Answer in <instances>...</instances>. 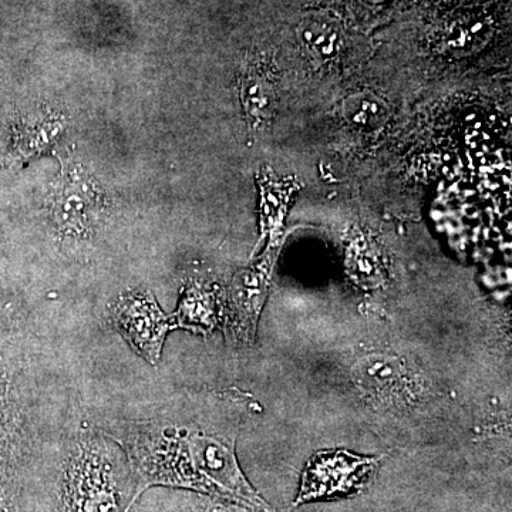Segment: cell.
Instances as JSON below:
<instances>
[{"mask_svg": "<svg viewBox=\"0 0 512 512\" xmlns=\"http://www.w3.org/2000/svg\"><path fill=\"white\" fill-rule=\"evenodd\" d=\"M138 473L148 483L185 485L275 512L239 470L231 441L204 431L156 427L133 444Z\"/></svg>", "mask_w": 512, "mask_h": 512, "instance_id": "obj_1", "label": "cell"}, {"mask_svg": "<svg viewBox=\"0 0 512 512\" xmlns=\"http://www.w3.org/2000/svg\"><path fill=\"white\" fill-rule=\"evenodd\" d=\"M377 463V458L356 456L345 450L320 451L303 471L295 504L355 494L372 476Z\"/></svg>", "mask_w": 512, "mask_h": 512, "instance_id": "obj_2", "label": "cell"}, {"mask_svg": "<svg viewBox=\"0 0 512 512\" xmlns=\"http://www.w3.org/2000/svg\"><path fill=\"white\" fill-rule=\"evenodd\" d=\"M52 220L64 234L84 235L92 231L106 207V197L96 181L80 167L62 175L50 200Z\"/></svg>", "mask_w": 512, "mask_h": 512, "instance_id": "obj_3", "label": "cell"}, {"mask_svg": "<svg viewBox=\"0 0 512 512\" xmlns=\"http://www.w3.org/2000/svg\"><path fill=\"white\" fill-rule=\"evenodd\" d=\"M116 322L140 355L156 363L163 348L168 319L148 293H131L117 303Z\"/></svg>", "mask_w": 512, "mask_h": 512, "instance_id": "obj_4", "label": "cell"}, {"mask_svg": "<svg viewBox=\"0 0 512 512\" xmlns=\"http://www.w3.org/2000/svg\"><path fill=\"white\" fill-rule=\"evenodd\" d=\"M241 97L251 126H265L274 114L275 93L268 77L249 72L242 77Z\"/></svg>", "mask_w": 512, "mask_h": 512, "instance_id": "obj_5", "label": "cell"}, {"mask_svg": "<svg viewBox=\"0 0 512 512\" xmlns=\"http://www.w3.org/2000/svg\"><path fill=\"white\" fill-rule=\"evenodd\" d=\"M346 121L360 130H375L389 116L386 104L370 93H357L343 104Z\"/></svg>", "mask_w": 512, "mask_h": 512, "instance_id": "obj_6", "label": "cell"}, {"mask_svg": "<svg viewBox=\"0 0 512 512\" xmlns=\"http://www.w3.org/2000/svg\"><path fill=\"white\" fill-rule=\"evenodd\" d=\"M357 382L365 389L375 393H386L394 389L399 380V367L392 360L367 359L365 363L357 366Z\"/></svg>", "mask_w": 512, "mask_h": 512, "instance_id": "obj_7", "label": "cell"}, {"mask_svg": "<svg viewBox=\"0 0 512 512\" xmlns=\"http://www.w3.org/2000/svg\"><path fill=\"white\" fill-rule=\"evenodd\" d=\"M63 123L59 117L46 116L23 127L20 130L19 148L25 156H33L39 151L45 150L55 140L57 134L62 131Z\"/></svg>", "mask_w": 512, "mask_h": 512, "instance_id": "obj_8", "label": "cell"}, {"mask_svg": "<svg viewBox=\"0 0 512 512\" xmlns=\"http://www.w3.org/2000/svg\"><path fill=\"white\" fill-rule=\"evenodd\" d=\"M309 49L320 59H329L336 52V35L332 29L313 25L303 33Z\"/></svg>", "mask_w": 512, "mask_h": 512, "instance_id": "obj_9", "label": "cell"}]
</instances>
